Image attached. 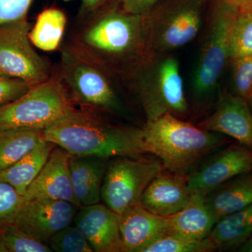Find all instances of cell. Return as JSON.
I'll return each instance as SVG.
<instances>
[{
    "label": "cell",
    "instance_id": "6da1fadb",
    "mask_svg": "<svg viewBox=\"0 0 252 252\" xmlns=\"http://www.w3.org/2000/svg\"><path fill=\"white\" fill-rule=\"evenodd\" d=\"M110 0L79 15L66 45L110 74L126 77L149 59L144 15L132 14Z\"/></svg>",
    "mask_w": 252,
    "mask_h": 252
},
{
    "label": "cell",
    "instance_id": "7a4b0ae2",
    "mask_svg": "<svg viewBox=\"0 0 252 252\" xmlns=\"http://www.w3.org/2000/svg\"><path fill=\"white\" fill-rule=\"evenodd\" d=\"M47 142L75 157H137L145 154L142 129L111 124L100 112L74 108L44 130Z\"/></svg>",
    "mask_w": 252,
    "mask_h": 252
},
{
    "label": "cell",
    "instance_id": "3957f363",
    "mask_svg": "<svg viewBox=\"0 0 252 252\" xmlns=\"http://www.w3.org/2000/svg\"><path fill=\"white\" fill-rule=\"evenodd\" d=\"M142 137L146 153L155 154L165 169L183 175L232 142L229 137L204 130L171 114L147 122Z\"/></svg>",
    "mask_w": 252,
    "mask_h": 252
},
{
    "label": "cell",
    "instance_id": "277c9868",
    "mask_svg": "<svg viewBox=\"0 0 252 252\" xmlns=\"http://www.w3.org/2000/svg\"><path fill=\"white\" fill-rule=\"evenodd\" d=\"M52 77L72 103L81 108L124 116L126 109L114 89L110 73L65 44Z\"/></svg>",
    "mask_w": 252,
    "mask_h": 252
},
{
    "label": "cell",
    "instance_id": "5b68a950",
    "mask_svg": "<svg viewBox=\"0 0 252 252\" xmlns=\"http://www.w3.org/2000/svg\"><path fill=\"white\" fill-rule=\"evenodd\" d=\"M127 77L147 122L166 114L184 115L187 112L183 81L177 60L170 55L149 58Z\"/></svg>",
    "mask_w": 252,
    "mask_h": 252
},
{
    "label": "cell",
    "instance_id": "8992f818",
    "mask_svg": "<svg viewBox=\"0 0 252 252\" xmlns=\"http://www.w3.org/2000/svg\"><path fill=\"white\" fill-rule=\"evenodd\" d=\"M144 17L147 56H165L198 35L203 25V2L180 0Z\"/></svg>",
    "mask_w": 252,
    "mask_h": 252
},
{
    "label": "cell",
    "instance_id": "52a82bcc",
    "mask_svg": "<svg viewBox=\"0 0 252 252\" xmlns=\"http://www.w3.org/2000/svg\"><path fill=\"white\" fill-rule=\"evenodd\" d=\"M75 108L54 77L0 108V130H44Z\"/></svg>",
    "mask_w": 252,
    "mask_h": 252
},
{
    "label": "cell",
    "instance_id": "ba28073f",
    "mask_svg": "<svg viewBox=\"0 0 252 252\" xmlns=\"http://www.w3.org/2000/svg\"><path fill=\"white\" fill-rule=\"evenodd\" d=\"M238 10L220 0L210 14L194 75V91L200 97L215 89L230 60L232 33Z\"/></svg>",
    "mask_w": 252,
    "mask_h": 252
},
{
    "label": "cell",
    "instance_id": "9c48e42d",
    "mask_svg": "<svg viewBox=\"0 0 252 252\" xmlns=\"http://www.w3.org/2000/svg\"><path fill=\"white\" fill-rule=\"evenodd\" d=\"M165 169L161 160L156 159L117 157L106 170L101 198L111 210L122 215L138 205L146 188Z\"/></svg>",
    "mask_w": 252,
    "mask_h": 252
},
{
    "label": "cell",
    "instance_id": "30bf717a",
    "mask_svg": "<svg viewBox=\"0 0 252 252\" xmlns=\"http://www.w3.org/2000/svg\"><path fill=\"white\" fill-rule=\"evenodd\" d=\"M30 31L28 18L0 26V74L35 86L49 80L54 68L36 53Z\"/></svg>",
    "mask_w": 252,
    "mask_h": 252
},
{
    "label": "cell",
    "instance_id": "8fae6325",
    "mask_svg": "<svg viewBox=\"0 0 252 252\" xmlns=\"http://www.w3.org/2000/svg\"><path fill=\"white\" fill-rule=\"evenodd\" d=\"M199 162L187 175L190 193L205 195L233 177L252 172V149L234 142Z\"/></svg>",
    "mask_w": 252,
    "mask_h": 252
},
{
    "label": "cell",
    "instance_id": "7c38bea8",
    "mask_svg": "<svg viewBox=\"0 0 252 252\" xmlns=\"http://www.w3.org/2000/svg\"><path fill=\"white\" fill-rule=\"evenodd\" d=\"M77 205L65 200L33 199L23 202L11 224L43 243L72 224Z\"/></svg>",
    "mask_w": 252,
    "mask_h": 252
},
{
    "label": "cell",
    "instance_id": "4fadbf2b",
    "mask_svg": "<svg viewBox=\"0 0 252 252\" xmlns=\"http://www.w3.org/2000/svg\"><path fill=\"white\" fill-rule=\"evenodd\" d=\"M121 215L107 205L97 203L80 207L74 225L82 232L96 252H122Z\"/></svg>",
    "mask_w": 252,
    "mask_h": 252
},
{
    "label": "cell",
    "instance_id": "5bb4252c",
    "mask_svg": "<svg viewBox=\"0 0 252 252\" xmlns=\"http://www.w3.org/2000/svg\"><path fill=\"white\" fill-rule=\"evenodd\" d=\"M198 126L223 134L252 149V112L248 101L237 94L220 97L215 112Z\"/></svg>",
    "mask_w": 252,
    "mask_h": 252
},
{
    "label": "cell",
    "instance_id": "9a60e30c",
    "mask_svg": "<svg viewBox=\"0 0 252 252\" xmlns=\"http://www.w3.org/2000/svg\"><path fill=\"white\" fill-rule=\"evenodd\" d=\"M70 157L64 149L54 147L45 165L23 195V202L50 199L65 200L78 206L69 172Z\"/></svg>",
    "mask_w": 252,
    "mask_h": 252
},
{
    "label": "cell",
    "instance_id": "2e32d148",
    "mask_svg": "<svg viewBox=\"0 0 252 252\" xmlns=\"http://www.w3.org/2000/svg\"><path fill=\"white\" fill-rule=\"evenodd\" d=\"M191 197L187 175L162 171L146 188L139 205L158 216L170 217L183 210Z\"/></svg>",
    "mask_w": 252,
    "mask_h": 252
},
{
    "label": "cell",
    "instance_id": "e0dca14e",
    "mask_svg": "<svg viewBox=\"0 0 252 252\" xmlns=\"http://www.w3.org/2000/svg\"><path fill=\"white\" fill-rule=\"evenodd\" d=\"M120 233L122 252H141L170 233V217L158 216L138 204L121 215Z\"/></svg>",
    "mask_w": 252,
    "mask_h": 252
},
{
    "label": "cell",
    "instance_id": "ac0fdd59",
    "mask_svg": "<svg viewBox=\"0 0 252 252\" xmlns=\"http://www.w3.org/2000/svg\"><path fill=\"white\" fill-rule=\"evenodd\" d=\"M105 160L103 158L71 156L69 172L79 207L99 203L106 172Z\"/></svg>",
    "mask_w": 252,
    "mask_h": 252
},
{
    "label": "cell",
    "instance_id": "d6986e66",
    "mask_svg": "<svg viewBox=\"0 0 252 252\" xmlns=\"http://www.w3.org/2000/svg\"><path fill=\"white\" fill-rule=\"evenodd\" d=\"M203 196L217 221L241 210L252 203V172L236 176Z\"/></svg>",
    "mask_w": 252,
    "mask_h": 252
},
{
    "label": "cell",
    "instance_id": "ffe728a7",
    "mask_svg": "<svg viewBox=\"0 0 252 252\" xmlns=\"http://www.w3.org/2000/svg\"><path fill=\"white\" fill-rule=\"evenodd\" d=\"M170 233L194 240L207 238L217 220L207 206L203 195L192 194L181 211L170 216Z\"/></svg>",
    "mask_w": 252,
    "mask_h": 252
},
{
    "label": "cell",
    "instance_id": "44dd1931",
    "mask_svg": "<svg viewBox=\"0 0 252 252\" xmlns=\"http://www.w3.org/2000/svg\"><path fill=\"white\" fill-rule=\"evenodd\" d=\"M252 235V203L217 220L209 238L217 250L225 251L241 247Z\"/></svg>",
    "mask_w": 252,
    "mask_h": 252
},
{
    "label": "cell",
    "instance_id": "7402d4cb",
    "mask_svg": "<svg viewBox=\"0 0 252 252\" xmlns=\"http://www.w3.org/2000/svg\"><path fill=\"white\" fill-rule=\"evenodd\" d=\"M55 144L44 141L9 168L0 173V179L14 186L24 195L47 162Z\"/></svg>",
    "mask_w": 252,
    "mask_h": 252
},
{
    "label": "cell",
    "instance_id": "603a6c76",
    "mask_svg": "<svg viewBox=\"0 0 252 252\" xmlns=\"http://www.w3.org/2000/svg\"><path fill=\"white\" fill-rule=\"evenodd\" d=\"M67 23V16L62 10L56 7L43 10L30 31L32 44L45 52L60 50Z\"/></svg>",
    "mask_w": 252,
    "mask_h": 252
},
{
    "label": "cell",
    "instance_id": "cb8c5ba5",
    "mask_svg": "<svg viewBox=\"0 0 252 252\" xmlns=\"http://www.w3.org/2000/svg\"><path fill=\"white\" fill-rule=\"evenodd\" d=\"M44 141V130H0V173L21 160Z\"/></svg>",
    "mask_w": 252,
    "mask_h": 252
},
{
    "label": "cell",
    "instance_id": "d4e9b609",
    "mask_svg": "<svg viewBox=\"0 0 252 252\" xmlns=\"http://www.w3.org/2000/svg\"><path fill=\"white\" fill-rule=\"evenodd\" d=\"M217 250L211 239L194 240L175 233H167L144 248L141 252H210Z\"/></svg>",
    "mask_w": 252,
    "mask_h": 252
},
{
    "label": "cell",
    "instance_id": "484cf974",
    "mask_svg": "<svg viewBox=\"0 0 252 252\" xmlns=\"http://www.w3.org/2000/svg\"><path fill=\"white\" fill-rule=\"evenodd\" d=\"M252 54V6L238 9L232 33L230 60Z\"/></svg>",
    "mask_w": 252,
    "mask_h": 252
},
{
    "label": "cell",
    "instance_id": "4316f807",
    "mask_svg": "<svg viewBox=\"0 0 252 252\" xmlns=\"http://www.w3.org/2000/svg\"><path fill=\"white\" fill-rule=\"evenodd\" d=\"M0 241L8 252H51L47 244L18 229L14 225L0 227Z\"/></svg>",
    "mask_w": 252,
    "mask_h": 252
},
{
    "label": "cell",
    "instance_id": "83f0119b",
    "mask_svg": "<svg viewBox=\"0 0 252 252\" xmlns=\"http://www.w3.org/2000/svg\"><path fill=\"white\" fill-rule=\"evenodd\" d=\"M52 252H93L90 243L75 225H67L55 233L47 243Z\"/></svg>",
    "mask_w": 252,
    "mask_h": 252
},
{
    "label": "cell",
    "instance_id": "f1b7e54d",
    "mask_svg": "<svg viewBox=\"0 0 252 252\" xmlns=\"http://www.w3.org/2000/svg\"><path fill=\"white\" fill-rule=\"evenodd\" d=\"M235 94L247 100L252 95V54L230 60Z\"/></svg>",
    "mask_w": 252,
    "mask_h": 252
},
{
    "label": "cell",
    "instance_id": "f546056e",
    "mask_svg": "<svg viewBox=\"0 0 252 252\" xmlns=\"http://www.w3.org/2000/svg\"><path fill=\"white\" fill-rule=\"evenodd\" d=\"M23 203V195L14 186L0 179V227L11 224Z\"/></svg>",
    "mask_w": 252,
    "mask_h": 252
},
{
    "label": "cell",
    "instance_id": "4dcf8cb0",
    "mask_svg": "<svg viewBox=\"0 0 252 252\" xmlns=\"http://www.w3.org/2000/svg\"><path fill=\"white\" fill-rule=\"evenodd\" d=\"M33 86L21 79L0 74V108L21 97Z\"/></svg>",
    "mask_w": 252,
    "mask_h": 252
},
{
    "label": "cell",
    "instance_id": "1f68e13d",
    "mask_svg": "<svg viewBox=\"0 0 252 252\" xmlns=\"http://www.w3.org/2000/svg\"><path fill=\"white\" fill-rule=\"evenodd\" d=\"M34 0H0V26L28 18Z\"/></svg>",
    "mask_w": 252,
    "mask_h": 252
},
{
    "label": "cell",
    "instance_id": "d6a6232c",
    "mask_svg": "<svg viewBox=\"0 0 252 252\" xmlns=\"http://www.w3.org/2000/svg\"><path fill=\"white\" fill-rule=\"evenodd\" d=\"M127 12L144 15L151 11L159 0H116Z\"/></svg>",
    "mask_w": 252,
    "mask_h": 252
},
{
    "label": "cell",
    "instance_id": "836d02e7",
    "mask_svg": "<svg viewBox=\"0 0 252 252\" xmlns=\"http://www.w3.org/2000/svg\"><path fill=\"white\" fill-rule=\"evenodd\" d=\"M64 1H74V0H64ZM80 1V11L79 15H84L94 11L99 6L105 4L109 0H79Z\"/></svg>",
    "mask_w": 252,
    "mask_h": 252
},
{
    "label": "cell",
    "instance_id": "e575fe53",
    "mask_svg": "<svg viewBox=\"0 0 252 252\" xmlns=\"http://www.w3.org/2000/svg\"><path fill=\"white\" fill-rule=\"evenodd\" d=\"M238 9L252 6V0H222Z\"/></svg>",
    "mask_w": 252,
    "mask_h": 252
},
{
    "label": "cell",
    "instance_id": "d590c367",
    "mask_svg": "<svg viewBox=\"0 0 252 252\" xmlns=\"http://www.w3.org/2000/svg\"><path fill=\"white\" fill-rule=\"evenodd\" d=\"M240 252H252V235L244 245L240 247Z\"/></svg>",
    "mask_w": 252,
    "mask_h": 252
},
{
    "label": "cell",
    "instance_id": "8d00e7d4",
    "mask_svg": "<svg viewBox=\"0 0 252 252\" xmlns=\"http://www.w3.org/2000/svg\"><path fill=\"white\" fill-rule=\"evenodd\" d=\"M0 252H8L7 249L1 241H0Z\"/></svg>",
    "mask_w": 252,
    "mask_h": 252
},
{
    "label": "cell",
    "instance_id": "74e56055",
    "mask_svg": "<svg viewBox=\"0 0 252 252\" xmlns=\"http://www.w3.org/2000/svg\"><path fill=\"white\" fill-rule=\"evenodd\" d=\"M248 101L249 106H250V109H251L252 112V95L251 96V97H250V98L248 99Z\"/></svg>",
    "mask_w": 252,
    "mask_h": 252
}]
</instances>
